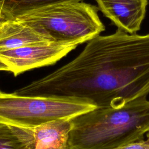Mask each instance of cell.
I'll return each mask as SVG.
<instances>
[{"label":"cell","mask_w":149,"mask_h":149,"mask_svg":"<svg viewBox=\"0 0 149 149\" xmlns=\"http://www.w3.org/2000/svg\"><path fill=\"white\" fill-rule=\"evenodd\" d=\"M15 94L76 99L98 107H120L149 94V33L118 29L87 41L72 61L16 90Z\"/></svg>","instance_id":"obj_1"},{"label":"cell","mask_w":149,"mask_h":149,"mask_svg":"<svg viewBox=\"0 0 149 149\" xmlns=\"http://www.w3.org/2000/svg\"><path fill=\"white\" fill-rule=\"evenodd\" d=\"M67 149H117L143 140L149 130V100L98 107L70 119Z\"/></svg>","instance_id":"obj_2"},{"label":"cell","mask_w":149,"mask_h":149,"mask_svg":"<svg viewBox=\"0 0 149 149\" xmlns=\"http://www.w3.org/2000/svg\"><path fill=\"white\" fill-rule=\"evenodd\" d=\"M98 10V7L83 1L60 2L26 11L14 19L39 26L53 41L79 45L105 30Z\"/></svg>","instance_id":"obj_3"},{"label":"cell","mask_w":149,"mask_h":149,"mask_svg":"<svg viewBox=\"0 0 149 149\" xmlns=\"http://www.w3.org/2000/svg\"><path fill=\"white\" fill-rule=\"evenodd\" d=\"M97 107L76 99L52 98L0 93V122L32 128L70 119Z\"/></svg>","instance_id":"obj_4"},{"label":"cell","mask_w":149,"mask_h":149,"mask_svg":"<svg viewBox=\"0 0 149 149\" xmlns=\"http://www.w3.org/2000/svg\"><path fill=\"white\" fill-rule=\"evenodd\" d=\"M78 45L74 43L47 41L0 51V59L16 76L27 70L53 65Z\"/></svg>","instance_id":"obj_5"},{"label":"cell","mask_w":149,"mask_h":149,"mask_svg":"<svg viewBox=\"0 0 149 149\" xmlns=\"http://www.w3.org/2000/svg\"><path fill=\"white\" fill-rule=\"evenodd\" d=\"M98 8L118 29L133 34L140 30L148 0H95Z\"/></svg>","instance_id":"obj_6"},{"label":"cell","mask_w":149,"mask_h":149,"mask_svg":"<svg viewBox=\"0 0 149 149\" xmlns=\"http://www.w3.org/2000/svg\"><path fill=\"white\" fill-rule=\"evenodd\" d=\"M52 41L50 36L38 25L15 19L1 22L0 51Z\"/></svg>","instance_id":"obj_7"},{"label":"cell","mask_w":149,"mask_h":149,"mask_svg":"<svg viewBox=\"0 0 149 149\" xmlns=\"http://www.w3.org/2000/svg\"><path fill=\"white\" fill-rule=\"evenodd\" d=\"M70 119L51 121L34 129V149H67Z\"/></svg>","instance_id":"obj_8"},{"label":"cell","mask_w":149,"mask_h":149,"mask_svg":"<svg viewBox=\"0 0 149 149\" xmlns=\"http://www.w3.org/2000/svg\"><path fill=\"white\" fill-rule=\"evenodd\" d=\"M34 129L0 122V149H34Z\"/></svg>","instance_id":"obj_9"},{"label":"cell","mask_w":149,"mask_h":149,"mask_svg":"<svg viewBox=\"0 0 149 149\" xmlns=\"http://www.w3.org/2000/svg\"><path fill=\"white\" fill-rule=\"evenodd\" d=\"M83 0H0V20L14 19L34 8L60 2H79Z\"/></svg>","instance_id":"obj_10"},{"label":"cell","mask_w":149,"mask_h":149,"mask_svg":"<svg viewBox=\"0 0 149 149\" xmlns=\"http://www.w3.org/2000/svg\"><path fill=\"white\" fill-rule=\"evenodd\" d=\"M145 136L146 139L117 149H149V130Z\"/></svg>","instance_id":"obj_11"},{"label":"cell","mask_w":149,"mask_h":149,"mask_svg":"<svg viewBox=\"0 0 149 149\" xmlns=\"http://www.w3.org/2000/svg\"><path fill=\"white\" fill-rule=\"evenodd\" d=\"M0 70L10 71L9 66L0 59Z\"/></svg>","instance_id":"obj_12"},{"label":"cell","mask_w":149,"mask_h":149,"mask_svg":"<svg viewBox=\"0 0 149 149\" xmlns=\"http://www.w3.org/2000/svg\"><path fill=\"white\" fill-rule=\"evenodd\" d=\"M2 20H0V26H1V22H2Z\"/></svg>","instance_id":"obj_13"},{"label":"cell","mask_w":149,"mask_h":149,"mask_svg":"<svg viewBox=\"0 0 149 149\" xmlns=\"http://www.w3.org/2000/svg\"><path fill=\"white\" fill-rule=\"evenodd\" d=\"M2 93V91H1V90H0V93Z\"/></svg>","instance_id":"obj_14"}]
</instances>
